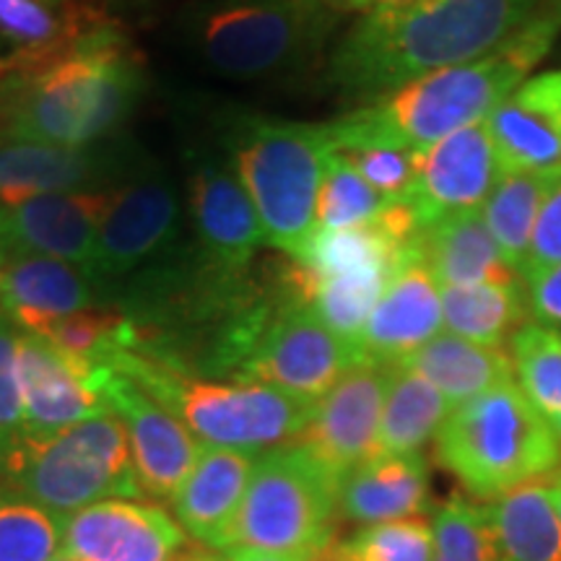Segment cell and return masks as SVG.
I'll use <instances>...</instances> for the list:
<instances>
[{
  "instance_id": "cell-1",
  "label": "cell",
  "mask_w": 561,
  "mask_h": 561,
  "mask_svg": "<svg viewBox=\"0 0 561 561\" xmlns=\"http://www.w3.org/2000/svg\"><path fill=\"white\" fill-rule=\"evenodd\" d=\"M543 0H411L375 9L351 26L331 58L343 94L377 102L434 70L462 66L507 42Z\"/></svg>"
},
{
  "instance_id": "cell-2",
  "label": "cell",
  "mask_w": 561,
  "mask_h": 561,
  "mask_svg": "<svg viewBox=\"0 0 561 561\" xmlns=\"http://www.w3.org/2000/svg\"><path fill=\"white\" fill-rule=\"evenodd\" d=\"M561 32V0H543L507 42L479 60L442 68L331 123L339 151H416L483 123L546 58Z\"/></svg>"
},
{
  "instance_id": "cell-3",
  "label": "cell",
  "mask_w": 561,
  "mask_h": 561,
  "mask_svg": "<svg viewBox=\"0 0 561 561\" xmlns=\"http://www.w3.org/2000/svg\"><path fill=\"white\" fill-rule=\"evenodd\" d=\"M144 96V68L121 32L94 24L66 53L0 79V136L89 146L121 136Z\"/></svg>"
},
{
  "instance_id": "cell-4",
  "label": "cell",
  "mask_w": 561,
  "mask_h": 561,
  "mask_svg": "<svg viewBox=\"0 0 561 561\" xmlns=\"http://www.w3.org/2000/svg\"><path fill=\"white\" fill-rule=\"evenodd\" d=\"M335 21L333 0H198L182 9L180 34L214 73L257 81L318 60Z\"/></svg>"
},
{
  "instance_id": "cell-5",
  "label": "cell",
  "mask_w": 561,
  "mask_h": 561,
  "mask_svg": "<svg viewBox=\"0 0 561 561\" xmlns=\"http://www.w3.org/2000/svg\"><path fill=\"white\" fill-rule=\"evenodd\" d=\"M104 367L121 369L153 401L178 416L203 447L268 453L297 439L314 403L261 382H210L182 375L180 367L128 348Z\"/></svg>"
},
{
  "instance_id": "cell-6",
  "label": "cell",
  "mask_w": 561,
  "mask_h": 561,
  "mask_svg": "<svg viewBox=\"0 0 561 561\" xmlns=\"http://www.w3.org/2000/svg\"><path fill=\"white\" fill-rule=\"evenodd\" d=\"M437 458L476 496H504L549 479L561 447L515 382L458 405L437 432Z\"/></svg>"
},
{
  "instance_id": "cell-7",
  "label": "cell",
  "mask_w": 561,
  "mask_h": 561,
  "mask_svg": "<svg viewBox=\"0 0 561 561\" xmlns=\"http://www.w3.org/2000/svg\"><path fill=\"white\" fill-rule=\"evenodd\" d=\"M335 146L331 123L244 121L234 170L261 216L265 244L301 261L318 234V195Z\"/></svg>"
},
{
  "instance_id": "cell-8",
  "label": "cell",
  "mask_w": 561,
  "mask_h": 561,
  "mask_svg": "<svg viewBox=\"0 0 561 561\" xmlns=\"http://www.w3.org/2000/svg\"><path fill=\"white\" fill-rule=\"evenodd\" d=\"M3 473L11 489L60 520L89 504L144 494L128 432L112 411L83 419L53 437L24 439Z\"/></svg>"
},
{
  "instance_id": "cell-9",
  "label": "cell",
  "mask_w": 561,
  "mask_h": 561,
  "mask_svg": "<svg viewBox=\"0 0 561 561\" xmlns=\"http://www.w3.org/2000/svg\"><path fill=\"white\" fill-rule=\"evenodd\" d=\"M339 510V481L305 447L280 445L263 453L252 468L234 546L312 557L331 543L333 515Z\"/></svg>"
},
{
  "instance_id": "cell-10",
  "label": "cell",
  "mask_w": 561,
  "mask_h": 561,
  "mask_svg": "<svg viewBox=\"0 0 561 561\" xmlns=\"http://www.w3.org/2000/svg\"><path fill=\"white\" fill-rule=\"evenodd\" d=\"M356 362H362L359 348L335 335L310 305L289 291L255 335L237 377L318 403Z\"/></svg>"
},
{
  "instance_id": "cell-11",
  "label": "cell",
  "mask_w": 561,
  "mask_h": 561,
  "mask_svg": "<svg viewBox=\"0 0 561 561\" xmlns=\"http://www.w3.org/2000/svg\"><path fill=\"white\" fill-rule=\"evenodd\" d=\"M182 198L164 170L146 161L112 193L89 273L107 286L130 278L180 250Z\"/></svg>"
},
{
  "instance_id": "cell-12",
  "label": "cell",
  "mask_w": 561,
  "mask_h": 561,
  "mask_svg": "<svg viewBox=\"0 0 561 561\" xmlns=\"http://www.w3.org/2000/svg\"><path fill=\"white\" fill-rule=\"evenodd\" d=\"M144 164V151L121 136L89 146L0 136V206H19L50 193L117 191Z\"/></svg>"
},
{
  "instance_id": "cell-13",
  "label": "cell",
  "mask_w": 561,
  "mask_h": 561,
  "mask_svg": "<svg viewBox=\"0 0 561 561\" xmlns=\"http://www.w3.org/2000/svg\"><path fill=\"white\" fill-rule=\"evenodd\" d=\"M96 388L107 411L115 413L128 432L140 491L172 502L182 481L198 462L203 445L178 416L153 401L149 392L121 369L100 367Z\"/></svg>"
},
{
  "instance_id": "cell-14",
  "label": "cell",
  "mask_w": 561,
  "mask_h": 561,
  "mask_svg": "<svg viewBox=\"0 0 561 561\" xmlns=\"http://www.w3.org/2000/svg\"><path fill=\"white\" fill-rule=\"evenodd\" d=\"M385 390L388 364L356 362L314 403L312 416L294 445L305 447L341 483L343 476L377 455Z\"/></svg>"
},
{
  "instance_id": "cell-15",
  "label": "cell",
  "mask_w": 561,
  "mask_h": 561,
  "mask_svg": "<svg viewBox=\"0 0 561 561\" xmlns=\"http://www.w3.org/2000/svg\"><path fill=\"white\" fill-rule=\"evenodd\" d=\"M500 174L494 140L483 121L413 151V185L403 201L426 229L447 216L481 210Z\"/></svg>"
},
{
  "instance_id": "cell-16",
  "label": "cell",
  "mask_w": 561,
  "mask_h": 561,
  "mask_svg": "<svg viewBox=\"0 0 561 561\" xmlns=\"http://www.w3.org/2000/svg\"><path fill=\"white\" fill-rule=\"evenodd\" d=\"M187 203L201 261L224 278H244L265 231L234 164L208 153L195 159Z\"/></svg>"
},
{
  "instance_id": "cell-17",
  "label": "cell",
  "mask_w": 561,
  "mask_h": 561,
  "mask_svg": "<svg viewBox=\"0 0 561 561\" xmlns=\"http://www.w3.org/2000/svg\"><path fill=\"white\" fill-rule=\"evenodd\" d=\"M185 530L157 504L104 500L62 517V549L76 561H172Z\"/></svg>"
},
{
  "instance_id": "cell-18",
  "label": "cell",
  "mask_w": 561,
  "mask_h": 561,
  "mask_svg": "<svg viewBox=\"0 0 561 561\" xmlns=\"http://www.w3.org/2000/svg\"><path fill=\"white\" fill-rule=\"evenodd\" d=\"M112 193H50L0 206V257L45 255L89 271Z\"/></svg>"
},
{
  "instance_id": "cell-19",
  "label": "cell",
  "mask_w": 561,
  "mask_h": 561,
  "mask_svg": "<svg viewBox=\"0 0 561 561\" xmlns=\"http://www.w3.org/2000/svg\"><path fill=\"white\" fill-rule=\"evenodd\" d=\"M94 364L73 359L50 341L21 331L19 380L24 439L53 437L83 419L107 411L96 388Z\"/></svg>"
},
{
  "instance_id": "cell-20",
  "label": "cell",
  "mask_w": 561,
  "mask_h": 561,
  "mask_svg": "<svg viewBox=\"0 0 561 561\" xmlns=\"http://www.w3.org/2000/svg\"><path fill=\"white\" fill-rule=\"evenodd\" d=\"M502 172L561 167V68L525 79L486 117Z\"/></svg>"
},
{
  "instance_id": "cell-21",
  "label": "cell",
  "mask_w": 561,
  "mask_h": 561,
  "mask_svg": "<svg viewBox=\"0 0 561 561\" xmlns=\"http://www.w3.org/2000/svg\"><path fill=\"white\" fill-rule=\"evenodd\" d=\"M96 284L87 268L45 255H5L0 263V310L24 333L45 335L68 314L94 307Z\"/></svg>"
},
{
  "instance_id": "cell-22",
  "label": "cell",
  "mask_w": 561,
  "mask_h": 561,
  "mask_svg": "<svg viewBox=\"0 0 561 561\" xmlns=\"http://www.w3.org/2000/svg\"><path fill=\"white\" fill-rule=\"evenodd\" d=\"M439 284L413 257L390 278L359 339L362 359L398 364L442 331Z\"/></svg>"
},
{
  "instance_id": "cell-23",
  "label": "cell",
  "mask_w": 561,
  "mask_h": 561,
  "mask_svg": "<svg viewBox=\"0 0 561 561\" xmlns=\"http://www.w3.org/2000/svg\"><path fill=\"white\" fill-rule=\"evenodd\" d=\"M255 460L252 453L203 447L191 476L172 496L174 515L187 536L210 549H231L237 515L242 510Z\"/></svg>"
},
{
  "instance_id": "cell-24",
  "label": "cell",
  "mask_w": 561,
  "mask_h": 561,
  "mask_svg": "<svg viewBox=\"0 0 561 561\" xmlns=\"http://www.w3.org/2000/svg\"><path fill=\"white\" fill-rule=\"evenodd\" d=\"M430 504V468L421 455H375L339 483L348 520L377 525L419 517Z\"/></svg>"
},
{
  "instance_id": "cell-25",
  "label": "cell",
  "mask_w": 561,
  "mask_h": 561,
  "mask_svg": "<svg viewBox=\"0 0 561 561\" xmlns=\"http://www.w3.org/2000/svg\"><path fill=\"white\" fill-rule=\"evenodd\" d=\"M416 255L439 286L512 284L520 276L504 261L481 210L447 216L426 227L419 237Z\"/></svg>"
},
{
  "instance_id": "cell-26",
  "label": "cell",
  "mask_w": 561,
  "mask_h": 561,
  "mask_svg": "<svg viewBox=\"0 0 561 561\" xmlns=\"http://www.w3.org/2000/svg\"><path fill=\"white\" fill-rule=\"evenodd\" d=\"M89 26L70 0H0V79L58 58Z\"/></svg>"
},
{
  "instance_id": "cell-27",
  "label": "cell",
  "mask_w": 561,
  "mask_h": 561,
  "mask_svg": "<svg viewBox=\"0 0 561 561\" xmlns=\"http://www.w3.org/2000/svg\"><path fill=\"white\" fill-rule=\"evenodd\" d=\"M398 364L432 382L453 409L483 392L515 382V364L507 351L466 341L453 333L434 335L430 343Z\"/></svg>"
},
{
  "instance_id": "cell-28",
  "label": "cell",
  "mask_w": 561,
  "mask_h": 561,
  "mask_svg": "<svg viewBox=\"0 0 561 561\" xmlns=\"http://www.w3.org/2000/svg\"><path fill=\"white\" fill-rule=\"evenodd\" d=\"M450 413L453 405L432 382L403 364H388L377 455H419Z\"/></svg>"
},
{
  "instance_id": "cell-29",
  "label": "cell",
  "mask_w": 561,
  "mask_h": 561,
  "mask_svg": "<svg viewBox=\"0 0 561 561\" xmlns=\"http://www.w3.org/2000/svg\"><path fill=\"white\" fill-rule=\"evenodd\" d=\"M559 182L561 167L543 172H502L491 187L481 216L510 268L520 271L538 214Z\"/></svg>"
},
{
  "instance_id": "cell-30",
  "label": "cell",
  "mask_w": 561,
  "mask_h": 561,
  "mask_svg": "<svg viewBox=\"0 0 561 561\" xmlns=\"http://www.w3.org/2000/svg\"><path fill=\"white\" fill-rule=\"evenodd\" d=\"M442 325L460 339L500 346L515 335L525 314L520 280L512 284H473V286H439Z\"/></svg>"
},
{
  "instance_id": "cell-31",
  "label": "cell",
  "mask_w": 561,
  "mask_h": 561,
  "mask_svg": "<svg viewBox=\"0 0 561 561\" xmlns=\"http://www.w3.org/2000/svg\"><path fill=\"white\" fill-rule=\"evenodd\" d=\"M489 510L510 561H561V517L549 483H525Z\"/></svg>"
},
{
  "instance_id": "cell-32",
  "label": "cell",
  "mask_w": 561,
  "mask_h": 561,
  "mask_svg": "<svg viewBox=\"0 0 561 561\" xmlns=\"http://www.w3.org/2000/svg\"><path fill=\"white\" fill-rule=\"evenodd\" d=\"M517 388L553 426L561 416V331L541 322L520 325L510 339Z\"/></svg>"
},
{
  "instance_id": "cell-33",
  "label": "cell",
  "mask_w": 561,
  "mask_h": 561,
  "mask_svg": "<svg viewBox=\"0 0 561 561\" xmlns=\"http://www.w3.org/2000/svg\"><path fill=\"white\" fill-rule=\"evenodd\" d=\"M60 549V517L16 489L0 486V561H53Z\"/></svg>"
},
{
  "instance_id": "cell-34",
  "label": "cell",
  "mask_w": 561,
  "mask_h": 561,
  "mask_svg": "<svg viewBox=\"0 0 561 561\" xmlns=\"http://www.w3.org/2000/svg\"><path fill=\"white\" fill-rule=\"evenodd\" d=\"M432 530V561H510L489 507L450 500L437 510Z\"/></svg>"
},
{
  "instance_id": "cell-35",
  "label": "cell",
  "mask_w": 561,
  "mask_h": 561,
  "mask_svg": "<svg viewBox=\"0 0 561 561\" xmlns=\"http://www.w3.org/2000/svg\"><path fill=\"white\" fill-rule=\"evenodd\" d=\"M388 206L390 201L377 193L341 151L331 153L318 195V231L364 227Z\"/></svg>"
},
{
  "instance_id": "cell-36",
  "label": "cell",
  "mask_w": 561,
  "mask_h": 561,
  "mask_svg": "<svg viewBox=\"0 0 561 561\" xmlns=\"http://www.w3.org/2000/svg\"><path fill=\"white\" fill-rule=\"evenodd\" d=\"M339 551L343 561H432L434 530L421 517L364 525Z\"/></svg>"
},
{
  "instance_id": "cell-37",
  "label": "cell",
  "mask_w": 561,
  "mask_h": 561,
  "mask_svg": "<svg viewBox=\"0 0 561 561\" xmlns=\"http://www.w3.org/2000/svg\"><path fill=\"white\" fill-rule=\"evenodd\" d=\"M21 328L0 310V473L24 442V403L19 380Z\"/></svg>"
},
{
  "instance_id": "cell-38",
  "label": "cell",
  "mask_w": 561,
  "mask_h": 561,
  "mask_svg": "<svg viewBox=\"0 0 561 561\" xmlns=\"http://www.w3.org/2000/svg\"><path fill=\"white\" fill-rule=\"evenodd\" d=\"M364 180L388 201H403L413 185V151L367 146L341 151Z\"/></svg>"
},
{
  "instance_id": "cell-39",
  "label": "cell",
  "mask_w": 561,
  "mask_h": 561,
  "mask_svg": "<svg viewBox=\"0 0 561 561\" xmlns=\"http://www.w3.org/2000/svg\"><path fill=\"white\" fill-rule=\"evenodd\" d=\"M561 265V182L553 187V193L546 198L541 214H538L533 237L525 252L520 271L525 278L538 276V273Z\"/></svg>"
},
{
  "instance_id": "cell-40",
  "label": "cell",
  "mask_w": 561,
  "mask_h": 561,
  "mask_svg": "<svg viewBox=\"0 0 561 561\" xmlns=\"http://www.w3.org/2000/svg\"><path fill=\"white\" fill-rule=\"evenodd\" d=\"M528 310L536 322L561 331V265L528 278Z\"/></svg>"
},
{
  "instance_id": "cell-41",
  "label": "cell",
  "mask_w": 561,
  "mask_h": 561,
  "mask_svg": "<svg viewBox=\"0 0 561 561\" xmlns=\"http://www.w3.org/2000/svg\"><path fill=\"white\" fill-rule=\"evenodd\" d=\"M229 561H307L310 557H297V553H276L263 549H250V546H234L227 553Z\"/></svg>"
},
{
  "instance_id": "cell-42",
  "label": "cell",
  "mask_w": 561,
  "mask_h": 561,
  "mask_svg": "<svg viewBox=\"0 0 561 561\" xmlns=\"http://www.w3.org/2000/svg\"><path fill=\"white\" fill-rule=\"evenodd\" d=\"M172 561H229L227 557H219V553L208 551H191V553H178Z\"/></svg>"
},
{
  "instance_id": "cell-43",
  "label": "cell",
  "mask_w": 561,
  "mask_h": 561,
  "mask_svg": "<svg viewBox=\"0 0 561 561\" xmlns=\"http://www.w3.org/2000/svg\"><path fill=\"white\" fill-rule=\"evenodd\" d=\"M549 491H551V502H553V507H557L559 517H561V486H553V483H549Z\"/></svg>"
},
{
  "instance_id": "cell-44",
  "label": "cell",
  "mask_w": 561,
  "mask_h": 561,
  "mask_svg": "<svg viewBox=\"0 0 561 561\" xmlns=\"http://www.w3.org/2000/svg\"><path fill=\"white\" fill-rule=\"evenodd\" d=\"M551 483H553V486H561V468H559V471H557V473H553V476H551Z\"/></svg>"
},
{
  "instance_id": "cell-45",
  "label": "cell",
  "mask_w": 561,
  "mask_h": 561,
  "mask_svg": "<svg viewBox=\"0 0 561 561\" xmlns=\"http://www.w3.org/2000/svg\"><path fill=\"white\" fill-rule=\"evenodd\" d=\"M53 561H76V559H70V557H68V553H66V551H60V553H58V557H55V559H53Z\"/></svg>"
},
{
  "instance_id": "cell-46",
  "label": "cell",
  "mask_w": 561,
  "mask_h": 561,
  "mask_svg": "<svg viewBox=\"0 0 561 561\" xmlns=\"http://www.w3.org/2000/svg\"><path fill=\"white\" fill-rule=\"evenodd\" d=\"M553 432H557V437L561 439V416H559L557 421H553Z\"/></svg>"
},
{
  "instance_id": "cell-47",
  "label": "cell",
  "mask_w": 561,
  "mask_h": 561,
  "mask_svg": "<svg viewBox=\"0 0 561 561\" xmlns=\"http://www.w3.org/2000/svg\"><path fill=\"white\" fill-rule=\"evenodd\" d=\"M333 3H335V5H339V0H333Z\"/></svg>"
},
{
  "instance_id": "cell-48",
  "label": "cell",
  "mask_w": 561,
  "mask_h": 561,
  "mask_svg": "<svg viewBox=\"0 0 561 561\" xmlns=\"http://www.w3.org/2000/svg\"><path fill=\"white\" fill-rule=\"evenodd\" d=\"M0 263H3V257H0Z\"/></svg>"
}]
</instances>
